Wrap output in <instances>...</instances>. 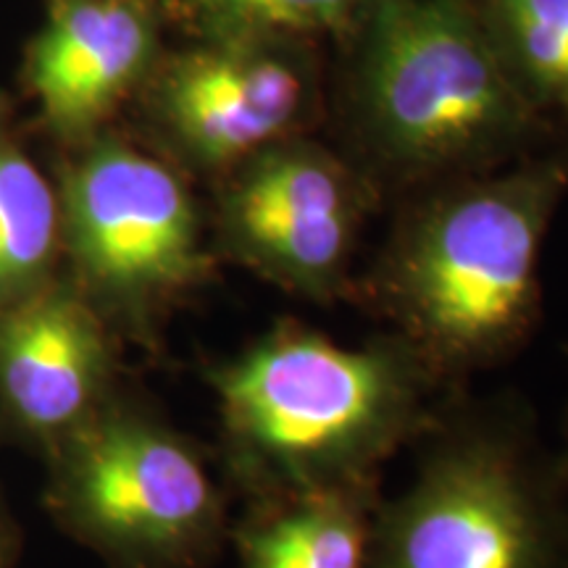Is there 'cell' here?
<instances>
[{"mask_svg":"<svg viewBox=\"0 0 568 568\" xmlns=\"http://www.w3.org/2000/svg\"><path fill=\"white\" fill-rule=\"evenodd\" d=\"M234 477L251 500L379 489L453 385L406 337L339 345L293 318L211 372Z\"/></svg>","mask_w":568,"mask_h":568,"instance_id":"1","label":"cell"},{"mask_svg":"<svg viewBox=\"0 0 568 568\" xmlns=\"http://www.w3.org/2000/svg\"><path fill=\"white\" fill-rule=\"evenodd\" d=\"M408 487L379 497L368 568H568V460L514 393L453 389Z\"/></svg>","mask_w":568,"mask_h":568,"instance_id":"3","label":"cell"},{"mask_svg":"<svg viewBox=\"0 0 568 568\" xmlns=\"http://www.w3.org/2000/svg\"><path fill=\"white\" fill-rule=\"evenodd\" d=\"M558 447L568 460V406H566V414H564V424H560V445Z\"/></svg>","mask_w":568,"mask_h":568,"instance_id":"15","label":"cell"},{"mask_svg":"<svg viewBox=\"0 0 568 568\" xmlns=\"http://www.w3.org/2000/svg\"><path fill=\"white\" fill-rule=\"evenodd\" d=\"M69 506L132 568H193L224 531V500L187 439L134 410H95L74 432Z\"/></svg>","mask_w":568,"mask_h":568,"instance_id":"6","label":"cell"},{"mask_svg":"<svg viewBox=\"0 0 568 568\" xmlns=\"http://www.w3.org/2000/svg\"><path fill=\"white\" fill-rule=\"evenodd\" d=\"M355 111L400 174L506 153L537 122L477 0H379L358 27Z\"/></svg>","mask_w":568,"mask_h":568,"instance_id":"4","label":"cell"},{"mask_svg":"<svg viewBox=\"0 0 568 568\" xmlns=\"http://www.w3.org/2000/svg\"><path fill=\"white\" fill-rule=\"evenodd\" d=\"M61 245L59 193L0 101V314L51 282Z\"/></svg>","mask_w":568,"mask_h":568,"instance_id":"12","label":"cell"},{"mask_svg":"<svg viewBox=\"0 0 568 568\" xmlns=\"http://www.w3.org/2000/svg\"><path fill=\"white\" fill-rule=\"evenodd\" d=\"M105 318L80 290L48 282L0 314V395L42 435L80 429L111 376Z\"/></svg>","mask_w":568,"mask_h":568,"instance_id":"10","label":"cell"},{"mask_svg":"<svg viewBox=\"0 0 568 568\" xmlns=\"http://www.w3.org/2000/svg\"><path fill=\"white\" fill-rule=\"evenodd\" d=\"M366 184L318 142L287 138L232 169L219 195V245L261 280L311 303L351 293Z\"/></svg>","mask_w":568,"mask_h":568,"instance_id":"7","label":"cell"},{"mask_svg":"<svg viewBox=\"0 0 568 568\" xmlns=\"http://www.w3.org/2000/svg\"><path fill=\"white\" fill-rule=\"evenodd\" d=\"M59 201L80 293L103 318L148 326L209 280L193 193L176 169L132 142L105 132L82 142Z\"/></svg>","mask_w":568,"mask_h":568,"instance_id":"5","label":"cell"},{"mask_svg":"<svg viewBox=\"0 0 568 568\" xmlns=\"http://www.w3.org/2000/svg\"><path fill=\"white\" fill-rule=\"evenodd\" d=\"M382 489L251 500L234 531L240 568H368Z\"/></svg>","mask_w":568,"mask_h":568,"instance_id":"11","label":"cell"},{"mask_svg":"<svg viewBox=\"0 0 568 568\" xmlns=\"http://www.w3.org/2000/svg\"><path fill=\"white\" fill-rule=\"evenodd\" d=\"M316 82L301 40L197 38L151 74V113L174 151L232 169L295 138Z\"/></svg>","mask_w":568,"mask_h":568,"instance_id":"8","label":"cell"},{"mask_svg":"<svg viewBox=\"0 0 568 568\" xmlns=\"http://www.w3.org/2000/svg\"><path fill=\"white\" fill-rule=\"evenodd\" d=\"M477 6L531 105L568 124V0H477Z\"/></svg>","mask_w":568,"mask_h":568,"instance_id":"13","label":"cell"},{"mask_svg":"<svg viewBox=\"0 0 568 568\" xmlns=\"http://www.w3.org/2000/svg\"><path fill=\"white\" fill-rule=\"evenodd\" d=\"M568 163L535 161L447 190L397 226L368 297L447 385L508 364L539 322V258Z\"/></svg>","mask_w":568,"mask_h":568,"instance_id":"2","label":"cell"},{"mask_svg":"<svg viewBox=\"0 0 568 568\" xmlns=\"http://www.w3.org/2000/svg\"><path fill=\"white\" fill-rule=\"evenodd\" d=\"M148 0H45L27 53V88L55 138L82 145L159 67Z\"/></svg>","mask_w":568,"mask_h":568,"instance_id":"9","label":"cell"},{"mask_svg":"<svg viewBox=\"0 0 568 568\" xmlns=\"http://www.w3.org/2000/svg\"><path fill=\"white\" fill-rule=\"evenodd\" d=\"M379 0H176L197 38L303 40L322 32H358Z\"/></svg>","mask_w":568,"mask_h":568,"instance_id":"14","label":"cell"}]
</instances>
